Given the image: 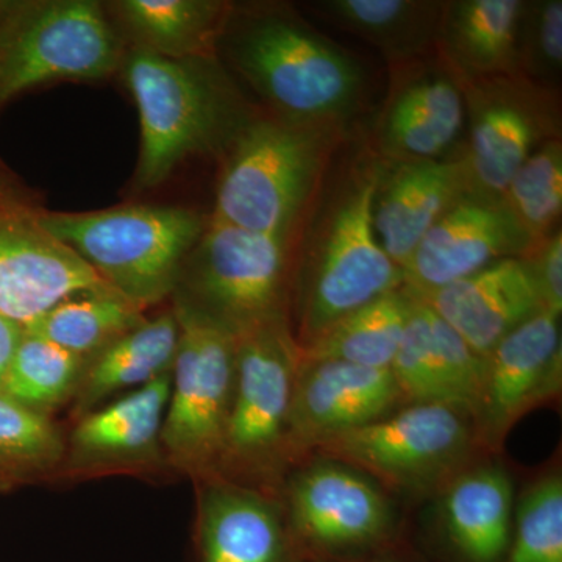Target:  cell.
Returning a JSON list of instances; mask_svg holds the SVG:
<instances>
[{
    "mask_svg": "<svg viewBox=\"0 0 562 562\" xmlns=\"http://www.w3.org/2000/svg\"><path fill=\"white\" fill-rule=\"evenodd\" d=\"M124 47L101 3L14 5L0 47V103L55 80H95L121 68Z\"/></svg>",
    "mask_w": 562,
    "mask_h": 562,
    "instance_id": "11",
    "label": "cell"
},
{
    "mask_svg": "<svg viewBox=\"0 0 562 562\" xmlns=\"http://www.w3.org/2000/svg\"><path fill=\"white\" fill-rule=\"evenodd\" d=\"M413 294L483 358L509 333L546 312L538 281L524 257L492 262L447 286Z\"/></svg>",
    "mask_w": 562,
    "mask_h": 562,
    "instance_id": "20",
    "label": "cell"
},
{
    "mask_svg": "<svg viewBox=\"0 0 562 562\" xmlns=\"http://www.w3.org/2000/svg\"><path fill=\"white\" fill-rule=\"evenodd\" d=\"M432 344L449 403L473 417L484 379V358L428 308Z\"/></svg>",
    "mask_w": 562,
    "mask_h": 562,
    "instance_id": "35",
    "label": "cell"
},
{
    "mask_svg": "<svg viewBox=\"0 0 562 562\" xmlns=\"http://www.w3.org/2000/svg\"><path fill=\"white\" fill-rule=\"evenodd\" d=\"M317 16L379 50L392 69L435 54L443 2L435 0H319Z\"/></svg>",
    "mask_w": 562,
    "mask_h": 562,
    "instance_id": "24",
    "label": "cell"
},
{
    "mask_svg": "<svg viewBox=\"0 0 562 562\" xmlns=\"http://www.w3.org/2000/svg\"><path fill=\"white\" fill-rule=\"evenodd\" d=\"M294 541L312 562H344L394 541L397 508L371 476L312 454L291 469L280 495Z\"/></svg>",
    "mask_w": 562,
    "mask_h": 562,
    "instance_id": "9",
    "label": "cell"
},
{
    "mask_svg": "<svg viewBox=\"0 0 562 562\" xmlns=\"http://www.w3.org/2000/svg\"><path fill=\"white\" fill-rule=\"evenodd\" d=\"M44 211L0 176V316L21 327L74 295L114 292L46 231Z\"/></svg>",
    "mask_w": 562,
    "mask_h": 562,
    "instance_id": "13",
    "label": "cell"
},
{
    "mask_svg": "<svg viewBox=\"0 0 562 562\" xmlns=\"http://www.w3.org/2000/svg\"><path fill=\"white\" fill-rule=\"evenodd\" d=\"M194 483L199 562H312L292 538L279 497L217 476Z\"/></svg>",
    "mask_w": 562,
    "mask_h": 562,
    "instance_id": "19",
    "label": "cell"
},
{
    "mask_svg": "<svg viewBox=\"0 0 562 562\" xmlns=\"http://www.w3.org/2000/svg\"><path fill=\"white\" fill-rule=\"evenodd\" d=\"M299 366L301 347L290 316L236 338L235 392L217 479L280 498L292 469L288 431Z\"/></svg>",
    "mask_w": 562,
    "mask_h": 562,
    "instance_id": "6",
    "label": "cell"
},
{
    "mask_svg": "<svg viewBox=\"0 0 562 562\" xmlns=\"http://www.w3.org/2000/svg\"><path fill=\"white\" fill-rule=\"evenodd\" d=\"M525 260L530 262L531 271L538 281L543 310L553 316L562 313V233L561 228L549 238L535 244Z\"/></svg>",
    "mask_w": 562,
    "mask_h": 562,
    "instance_id": "36",
    "label": "cell"
},
{
    "mask_svg": "<svg viewBox=\"0 0 562 562\" xmlns=\"http://www.w3.org/2000/svg\"><path fill=\"white\" fill-rule=\"evenodd\" d=\"M492 458L468 465L438 494L443 535L460 562H502L512 541L514 482Z\"/></svg>",
    "mask_w": 562,
    "mask_h": 562,
    "instance_id": "22",
    "label": "cell"
},
{
    "mask_svg": "<svg viewBox=\"0 0 562 562\" xmlns=\"http://www.w3.org/2000/svg\"><path fill=\"white\" fill-rule=\"evenodd\" d=\"M173 312L143 322L90 361L74 395V416L94 412L122 391L138 390L172 372L179 349Z\"/></svg>",
    "mask_w": 562,
    "mask_h": 562,
    "instance_id": "25",
    "label": "cell"
},
{
    "mask_svg": "<svg viewBox=\"0 0 562 562\" xmlns=\"http://www.w3.org/2000/svg\"><path fill=\"white\" fill-rule=\"evenodd\" d=\"M228 57L281 121L344 131L366 94L357 58L291 10L250 14L233 31Z\"/></svg>",
    "mask_w": 562,
    "mask_h": 562,
    "instance_id": "2",
    "label": "cell"
},
{
    "mask_svg": "<svg viewBox=\"0 0 562 562\" xmlns=\"http://www.w3.org/2000/svg\"><path fill=\"white\" fill-rule=\"evenodd\" d=\"M403 405L390 369L301 360L288 431L292 468L322 442L382 419Z\"/></svg>",
    "mask_w": 562,
    "mask_h": 562,
    "instance_id": "17",
    "label": "cell"
},
{
    "mask_svg": "<svg viewBox=\"0 0 562 562\" xmlns=\"http://www.w3.org/2000/svg\"><path fill=\"white\" fill-rule=\"evenodd\" d=\"M394 68L390 95L375 122L373 154L384 162L435 161L462 154V85L436 57Z\"/></svg>",
    "mask_w": 562,
    "mask_h": 562,
    "instance_id": "15",
    "label": "cell"
},
{
    "mask_svg": "<svg viewBox=\"0 0 562 562\" xmlns=\"http://www.w3.org/2000/svg\"><path fill=\"white\" fill-rule=\"evenodd\" d=\"M469 191L462 154L435 161H383L372 222L387 257L403 271L432 225Z\"/></svg>",
    "mask_w": 562,
    "mask_h": 562,
    "instance_id": "21",
    "label": "cell"
},
{
    "mask_svg": "<svg viewBox=\"0 0 562 562\" xmlns=\"http://www.w3.org/2000/svg\"><path fill=\"white\" fill-rule=\"evenodd\" d=\"M502 201L522 225L532 244L560 228L562 211L561 139L543 143L517 169Z\"/></svg>",
    "mask_w": 562,
    "mask_h": 562,
    "instance_id": "31",
    "label": "cell"
},
{
    "mask_svg": "<svg viewBox=\"0 0 562 562\" xmlns=\"http://www.w3.org/2000/svg\"><path fill=\"white\" fill-rule=\"evenodd\" d=\"M116 11L139 49L161 57H211L227 24V7L211 0H122Z\"/></svg>",
    "mask_w": 562,
    "mask_h": 562,
    "instance_id": "26",
    "label": "cell"
},
{
    "mask_svg": "<svg viewBox=\"0 0 562 562\" xmlns=\"http://www.w3.org/2000/svg\"><path fill=\"white\" fill-rule=\"evenodd\" d=\"M46 231L143 312L173 294L206 222L181 206L122 205L88 213L44 211Z\"/></svg>",
    "mask_w": 562,
    "mask_h": 562,
    "instance_id": "4",
    "label": "cell"
},
{
    "mask_svg": "<svg viewBox=\"0 0 562 562\" xmlns=\"http://www.w3.org/2000/svg\"><path fill=\"white\" fill-rule=\"evenodd\" d=\"M171 386L169 372L81 416L66 439L65 460L57 475L91 479L168 468L161 430Z\"/></svg>",
    "mask_w": 562,
    "mask_h": 562,
    "instance_id": "18",
    "label": "cell"
},
{
    "mask_svg": "<svg viewBox=\"0 0 562 562\" xmlns=\"http://www.w3.org/2000/svg\"><path fill=\"white\" fill-rule=\"evenodd\" d=\"M525 0L443 2L435 54L460 80L517 77V38Z\"/></svg>",
    "mask_w": 562,
    "mask_h": 562,
    "instance_id": "23",
    "label": "cell"
},
{
    "mask_svg": "<svg viewBox=\"0 0 562 562\" xmlns=\"http://www.w3.org/2000/svg\"><path fill=\"white\" fill-rule=\"evenodd\" d=\"M342 132L249 120L232 140L211 220L290 241Z\"/></svg>",
    "mask_w": 562,
    "mask_h": 562,
    "instance_id": "5",
    "label": "cell"
},
{
    "mask_svg": "<svg viewBox=\"0 0 562 562\" xmlns=\"http://www.w3.org/2000/svg\"><path fill=\"white\" fill-rule=\"evenodd\" d=\"M122 69L139 114V188L158 187L192 154L232 143L249 122L211 57L176 60L135 47Z\"/></svg>",
    "mask_w": 562,
    "mask_h": 562,
    "instance_id": "3",
    "label": "cell"
},
{
    "mask_svg": "<svg viewBox=\"0 0 562 562\" xmlns=\"http://www.w3.org/2000/svg\"><path fill=\"white\" fill-rule=\"evenodd\" d=\"M462 92L468 135L462 158L472 191L502 198L532 151L561 139L560 94L519 76L472 81Z\"/></svg>",
    "mask_w": 562,
    "mask_h": 562,
    "instance_id": "12",
    "label": "cell"
},
{
    "mask_svg": "<svg viewBox=\"0 0 562 562\" xmlns=\"http://www.w3.org/2000/svg\"><path fill=\"white\" fill-rule=\"evenodd\" d=\"M502 562H562V473L557 462L517 498L512 541Z\"/></svg>",
    "mask_w": 562,
    "mask_h": 562,
    "instance_id": "32",
    "label": "cell"
},
{
    "mask_svg": "<svg viewBox=\"0 0 562 562\" xmlns=\"http://www.w3.org/2000/svg\"><path fill=\"white\" fill-rule=\"evenodd\" d=\"M561 317L542 312L509 333L484 358V379L473 413L484 452L497 457L517 422L560 398Z\"/></svg>",
    "mask_w": 562,
    "mask_h": 562,
    "instance_id": "14",
    "label": "cell"
},
{
    "mask_svg": "<svg viewBox=\"0 0 562 562\" xmlns=\"http://www.w3.org/2000/svg\"><path fill=\"white\" fill-rule=\"evenodd\" d=\"M383 161L361 151L322 195L292 271L295 341L305 347L333 322L402 290L403 271L373 231L372 206Z\"/></svg>",
    "mask_w": 562,
    "mask_h": 562,
    "instance_id": "1",
    "label": "cell"
},
{
    "mask_svg": "<svg viewBox=\"0 0 562 562\" xmlns=\"http://www.w3.org/2000/svg\"><path fill=\"white\" fill-rule=\"evenodd\" d=\"M179 349L162 420L168 468L194 482L216 476L236 380V338L173 306Z\"/></svg>",
    "mask_w": 562,
    "mask_h": 562,
    "instance_id": "10",
    "label": "cell"
},
{
    "mask_svg": "<svg viewBox=\"0 0 562 562\" xmlns=\"http://www.w3.org/2000/svg\"><path fill=\"white\" fill-rule=\"evenodd\" d=\"M21 325L14 324L0 316V384L3 382L7 369H9L11 358H13L14 350L22 338Z\"/></svg>",
    "mask_w": 562,
    "mask_h": 562,
    "instance_id": "37",
    "label": "cell"
},
{
    "mask_svg": "<svg viewBox=\"0 0 562 562\" xmlns=\"http://www.w3.org/2000/svg\"><path fill=\"white\" fill-rule=\"evenodd\" d=\"M14 3L0 2V47H2L3 36H5L7 25H9L11 11H13Z\"/></svg>",
    "mask_w": 562,
    "mask_h": 562,
    "instance_id": "38",
    "label": "cell"
},
{
    "mask_svg": "<svg viewBox=\"0 0 562 562\" xmlns=\"http://www.w3.org/2000/svg\"><path fill=\"white\" fill-rule=\"evenodd\" d=\"M344 562H392L390 560H382V557H371V554H369V557H362V558H357V560H350V561H344Z\"/></svg>",
    "mask_w": 562,
    "mask_h": 562,
    "instance_id": "39",
    "label": "cell"
},
{
    "mask_svg": "<svg viewBox=\"0 0 562 562\" xmlns=\"http://www.w3.org/2000/svg\"><path fill=\"white\" fill-rule=\"evenodd\" d=\"M530 236L502 198L469 191L436 222L403 268V288L428 292L530 251Z\"/></svg>",
    "mask_w": 562,
    "mask_h": 562,
    "instance_id": "16",
    "label": "cell"
},
{
    "mask_svg": "<svg viewBox=\"0 0 562 562\" xmlns=\"http://www.w3.org/2000/svg\"><path fill=\"white\" fill-rule=\"evenodd\" d=\"M143 322V312L116 292H85L57 303L22 330L91 361Z\"/></svg>",
    "mask_w": 562,
    "mask_h": 562,
    "instance_id": "28",
    "label": "cell"
},
{
    "mask_svg": "<svg viewBox=\"0 0 562 562\" xmlns=\"http://www.w3.org/2000/svg\"><path fill=\"white\" fill-rule=\"evenodd\" d=\"M409 297L408 321L401 346L391 362L390 371L402 392L405 405L416 403H446L450 405L443 387L427 305L403 288Z\"/></svg>",
    "mask_w": 562,
    "mask_h": 562,
    "instance_id": "33",
    "label": "cell"
},
{
    "mask_svg": "<svg viewBox=\"0 0 562 562\" xmlns=\"http://www.w3.org/2000/svg\"><path fill=\"white\" fill-rule=\"evenodd\" d=\"M409 297L398 290L366 303L333 322L301 349L302 361H342L362 368L390 369L401 346Z\"/></svg>",
    "mask_w": 562,
    "mask_h": 562,
    "instance_id": "27",
    "label": "cell"
},
{
    "mask_svg": "<svg viewBox=\"0 0 562 562\" xmlns=\"http://www.w3.org/2000/svg\"><path fill=\"white\" fill-rule=\"evenodd\" d=\"M90 361L40 336L22 333L0 394L35 412L49 414L74 398Z\"/></svg>",
    "mask_w": 562,
    "mask_h": 562,
    "instance_id": "29",
    "label": "cell"
},
{
    "mask_svg": "<svg viewBox=\"0 0 562 562\" xmlns=\"http://www.w3.org/2000/svg\"><path fill=\"white\" fill-rule=\"evenodd\" d=\"M66 439L49 414L0 394V486L60 471Z\"/></svg>",
    "mask_w": 562,
    "mask_h": 562,
    "instance_id": "30",
    "label": "cell"
},
{
    "mask_svg": "<svg viewBox=\"0 0 562 562\" xmlns=\"http://www.w3.org/2000/svg\"><path fill=\"white\" fill-rule=\"evenodd\" d=\"M312 454L344 462L391 494L414 498L438 495L468 465L490 457L472 417L446 403L403 405L322 442Z\"/></svg>",
    "mask_w": 562,
    "mask_h": 562,
    "instance_id": "7",
    "label": "cell"
},
{
    "mask_svg": "<svg viewBox=\"0 0 562 562\" xmlns=\"http://www.w3.org/2000/svg\"><path fill=\"white\" fill-rule=\"evenodd\" d=\"M288 244L211 220L181 269L172 294L177 308L235 338L265 322L290 316Z\"/></svg>",
    "mask_w": 562,
    "mask_h": 562,
    "instance_id": "8",
    "label": "cell"
},
{
    "mask_svg": "<svg viewBox=\"0 0 562 562\" xmlns=\"http://www.w3.org/2000/svg\"><path fill=\"white\" fill-rule=\"evenodd\" d=\"M517 72L536 87L560 94L561 0H525L517 38Z\"/></svg>",
    "mask_w": 562,
    "mask_h": 562,
    "instance_id": "34",
    "label": "cell"
}]
</instances>
